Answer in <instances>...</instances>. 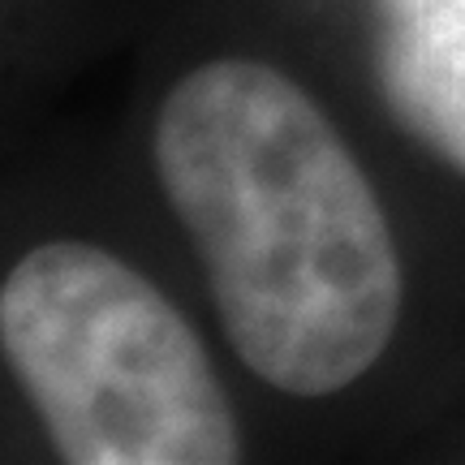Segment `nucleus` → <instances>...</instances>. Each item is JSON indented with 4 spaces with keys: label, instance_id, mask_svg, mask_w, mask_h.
Wrapping results in <instances>:
<instances>
[{
    "label": "nucleus",
    "instance_id": "f03ea898",
    "mask_svg": "<svg viewBox=\"0 0 465 465\" xmlns=\"http://www.w3.org/2000/svg\"><path fill=\"white\" fill-rule=\"evenodd\" d=\"M0 349L69 465H232L216 366L155 284L91 242H44L0 284Z\"/></svg>",
    "mask_w": 465,
    "mask_h": 465
},
{
    "label": "nucleus",
    "instance_id": "7ed1b4c3",
    "mask_svg": "<svg viewBox=\"0 0 465 465\" xmlns=\"http://www.w3.org/2000/svg\"><path fill=\"white\" fill-rule=\"evenodd\" d=\"M383 86L427 143L465 168V0H380Z\"/></svg>",
    "mask_w": 465,
    "mask_h": 465
},
{
    "label": "nucleus",
    "instance_id": "f257e3e1",
    "mask_svg": "<svg viewBox=\"0 0 465 465\" xmlns=\"http://www.w3.org/2000/svg\"><path fill=\"white\" fill-rule=\"evenodd\" d=\"M151 155L254 380L332 397L380 362L405 298L397 237L293 78L242 56L190 69L155 113Z\"/></svg>",
    "mask_w": 465,
    "mask_h": 465
}]
</instances>
